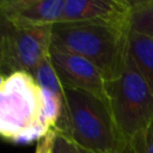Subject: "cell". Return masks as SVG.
I'll list each match as a JSON object with an SVG mask.
<instances>
[{
	"mask_svg": "<svg viewBox=\"0 0 153 153\" xmlns=\"http://www.w3.org/2000/svg\"><path fill=\"white\" fill-rule=\"evenodd\" d=\"M51 43L91 61L106 80L117 78L129 56L126 23L80 22L53 26Z\"/></svg>",
	"mask_w": 153,
	"mask_h": 153,
	"instance_id": "1",
	"label": "cell"
},
{
	"mask_svg": "<svg viewBox=\"0 0 153 153\" xmlns=\"http://www.w3.org/2000/svg\"><path fill=\"white\" fill-rule=\"evenodd\" d=\"M51 127L45 118L42 87L26 72L1 75L0 134L14 145H27L42 140Z\"/></svg>",
	"mask_w": 153,
	"mask_h": 153,
	"instance_id": "2",
	"label": "cell"
},
{
	"mask_svg": "<svg viewBox=\"0 0 153 153\" xmlns=\"http://www.w3.org/2000/svg\"><path fill=\"white\" fill-rule=\"evenodd\" d=\"M63 114L56 129L81 149L92 153H128L105 100L80 90L66 88Z\"/></svg>",
	"mask_w": 153,
	"mask_h": 153,
	"instance_id": "3",
	"label": "cell"
},
{
	"mask_svg": "<svg viewBox=\"0 0 153 153\" xmlns=\"http://www.w3.org/2000/svg\"><path fill=\"white\" fill-rule=\"evenodd\" d=\"M106 102L126 143L140 135L153 121V91L130 55L121 74L106 80Z\"/></svg>",
	"mask_w": 153,
	"mask_h": 153,
	"instance_id": "4",
	"label": "cell"
},
{
	"mask_svg": "<svg viewBox=\"0 0 153 153\" xmlns=\"http://www.w3.org/2000/svg\"><path fill=\"white\" fill-rule=\"evenodd\" d=\"M53 26H19L1 19L0 67L1 75L36 68L50 55Z\"/></svg>",
	"mask_w": 153,
	"mask_h": 153,
	"instance_id": "5",
	"label": "cell"
},
{
	"mask_svg": "<svg viewBox=\"0 0 153 153\" xmlns=\"http://www.w3.org/2000/svg\"><path fill=\"white\" fill-rule=\"evenodd\" d=\"M50 59L65 88L85 91L106 102V79L91 61L54 44Z\"/></svg>",
	"mask_w": 153,
	"mask_h": 153,
	"instance_id": "6",
	"label": "cell"
},
{
	"mask_svg": "<svg viewBox=\"0 0 153 153\" xmlns=\"http://www.w3.org/2000/svg\"><path fill=\"white\" fill-rule=\"evenodd\" d=\"M65 0H1L2 20L19 26H54L62 20Z\"/></svg>",
	"mask_w": 153,
	"mask_h": 153,
	"instance_id": "7",
	"label": "cell"
},
{
	"mask_svg": "<svg viewBox=\"0 0 153 153\" xmlns=\"http://www.w3.org/2000/svg\"><path fill=\"white\" fill-rule=\"evenodd\" d=\"M128 0H65L61 23L112 22L128 24Z\"/></svg>",
	"mask_w": 153,
	"mask_h": 153,
	"instance_id": "8",
	"label": "cell"
},
{
	"mask_svg": "<svg viewBox=\"0 0 153 153\" xmlns=\"http://www.w3.org/2000/svg\"><path fill=\"white\" fill-rule=\"evenodd\" d=\"M129 32L153 39V0H128Z\"/></svg>",
	"mask_w": 153,
	"mask_h": 153,
	"instance_id": "9",
	"label": "cell"
},
{
	"mask_svg": "<svg viewBox=\"0 0 153 153\" xmlns=\"http://www.w3.org/2000/svg\"><path fill=\"white\" fill-rule=\"evenodd\" d=\"M129 51L153 91V39L129 32Z\"/></svg>",
	"mask_w": 153,
	"mask_h": 153,
	"instance_id": "10",
	"label": "cell"
},
{
	"mask_svg": "<svg viewBox=\"0 0 153 153\" xmlns=\"http://www.w3.org/2000/svg\"><path fill=\"white\" fill-rule=\"evenodd\" d=\"M35 80L37 81V84L43 88V90H47L61 98L65 97V86L51 62V59H50V55L43 60L41 62V65L36 68L33 75Z\"/></svg>",
	"mask_w": 153,
	"mask_h": 153,
	"instance_id": "11",
	"label": "cell"
},
{
	"mask_svg": "<svg viewBox=\"0 0 153 153\" xmlns=\"http://www.w3.org/2000/svg\"><path fill=\"white\" fill-rule=\"evenodd\" d=\"M128 153H153V121L131 141Z\"/></svg>",
	"mask_w": 153,
	"mask_h": 153,
	"instance_id": "12",
	"label": "cell"
},
{
	"mask_svg": "<svg viewBox=\"0 0 153 153\" xmlns=\"http://www.w3.org/2000/svg\"><path fill=\"white\" fill-rule=\"evenodd\" d=\"M56 133L57 134L55 140L54 153H79L78 146L69 139L67 134L57 129H56Z\"/></svg>",
	"mask_w": 153,
	"mask_h": 153,
	"instance_id": "13",
	"label": "cell"
},
{
	"mask_svg": "<svg viewBox=\"0 0 153 153\" xmlns=\"http://www.w3.org/2000/svg\"><path fill=\"white\" fill-rule=\"evenodd\" d=\"M56 134V129H51L42 140L37 142L35 153H54Z\"/></svg>",
	"mask_w": 153,
	"mask_h": 153,
	"instance_id": "14",
	"label": "cell"
},
{
	"mask_svg": "<svg viewBox=\"0 0 153 153\" xmlns=\"http://www.w3.org/2000/svg\"><path fill=\"white\" fill-rule=\"evenodd\" d=\"M78 148H79V147H78ZM79 153H92V152H87V151H84V149L79 148Z\"/></svg>",
	"mask_w": 153,
	"mask_h": 153,
	"instance_id": "15",
	"label": "cell"
}]
</instances>
